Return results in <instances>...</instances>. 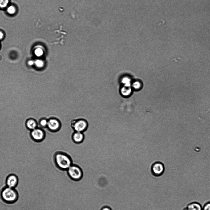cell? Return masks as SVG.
I'll return each mask as SVG.
<instances>
[{"instance_id":"1","label":"cell","mask_w":210,"mask_h":210,"mask_svg":"<svg viewBox=\"0 0 210 210\" xmlns=\"http://www.w3.org/2000/svg\"><path fill=\"white\" fill-rule=\"evenodd\" d=\"M53 159L56 167L62 170H67L73 164L70 156L63 152L58 151L55 152Z\"/></svg>"},{"instance_id":"2","label":"cell","mask_w":210,"mask_h":210,"mask_svg":"<svg viewBox=\"0 0 210 210\" xmlns=\"http://www.w3.org/2000/svg\"><path fill=\"white\" fill-rule=\"evenodd\" d=\"M1 196L5 202L12 204L17 201L18 198V195L17 191L13 188L8 187L2 190Z\"/></svg>"},{"instance_id":"3","label":"cell","mask_w":210,"mask_h":210,"mask_svg":"<svg viewBox=\"0 0 210 210\" xmlns=\"http://www.w3.org/2000/svg\"><path fill=\"white\" fill-rule=\"evenodd\" d=\"M68 174L71 178L74 180H79L83 176V171L79 165L72 164L67 169Z\"/></svg>"},{"instance_id":"4","label":"cell","mask_w":210,"mask_h":210,"mask_svg":"<svg viewBox=\"0 0 210 210\" xmlns=\"http://www.w3.org/2000/svg\"><path fill=\"white\" fill-rule=\"evenodd\" d=\"M71 127L74 131L83 132L88 128V123L85 119H78L72 121Z\"/></svg>"},{"instance_id":"5","label":"cell","mask_w":210,"mask_h":210,"mask_svg":"<svg viewBox=\"0 0 210 210\" xmlns=\"http://www.w3.org/2000/svg\"><path fill=\"white\" fill-rule=\"evenodd\" d=\"M61 124L58 119L51 117L48 119L47 128L50 131L55 132L58 131L61 127Z\"/></svg>"},{"instance_id":"6","label":"cell","mask_w":210,"mask_h":210,"mask_svg":"<svg viewBox=\"0 0 210 210\" xmlns=\"http://www.w3.org/2000/svg\"><path fill=\"white\" fill-rule=\"evenodd\" d=\"M30 135L32 139L34 141L40 142L45 138L46 134L42 128H36L31 131Z\"/></svg>"},{"instance_id":"7","label":"cell","mask_w":210,"mask_h":210,"mask_svg":"<svg viewBox=\"0 0 210 210\" xmlns=\"http://www.w3.org/2000/svg\"><path fill=\"white\" fill-rule=\"evenodd\" d=\"M165 170L164 164L161 162H157L154 163L151 166V172L153 175L156 176L162 175Z\"/></svg>"},{"instance_id":"8","label":"cell","mask_w":210,"mask_h":210,"mask_svg":"<svg viewBox=\"0 0 210 210\" xmlns=\"http://www.w3.org/2000/svg\"><path fill=\"white\" fill-rule=\"evenodd\" d=\"M6 182L8 187L14 188L17 185L18 179L16 175L12 174L8 176Z\"/></svg>"},{"instance_id":"9","label":"cell","mask_w":210,"mask_h":210,"mask_svg":"<svg viewBox=\"0 0 210 210\" xmlns=\"http://www.w3.org/2000/svg\"><path fill=\"white\" fill-rule=\"evenodd\" d=\"M84 135L83 132L74 131L72 136L73 141L75 143H81L84 140Z\"/></svg>"},{"instance_id":"10","label":"cell","mask_w":210,"mask_h":210,"mask_svg":"<svg viewBox=\"0 0 210 210\" xmlns=\"http://www.w3.org/2000/svg\"><path fill=\"white\" fill-rule=\"evenodd\" d=\"M26 125L27 128L32 131L37 128V123L34 119L30 118L26 121Z\"/></svg>"},{"instance_id":"11","label":"cell","mask_w":210,"mask_h":210,"mask_svg":"<svg viewBox=\"0 0 210 210\" xmlns=\"http://www.w3.org/2000/svg\"><path fill=\"white\" fill-rule=\"evenodd\" d=\"M187 208L189 210H202L203 207L199 203L192 202L188 204Z\"/></svg>"},{"instance_id":"12","label":"cell","mask_w":210,"mask_h":210,"mask_svg":"<svg viewBox=\"0 0 210 210\" xmlns=\"http://www.w3.org/2000/svg\"><path fill=\"white\" fill-rule=\"evenodd\" d=\"M48 119L42 118L39 121V124L40 126L42 128L46 127L48 123Z\"/></svg>"},{"instance_id":"13","label":"cell","mask_w":210,"mask_h":210,"mask_svg":"<svg viewBox=\"0 0 210 210\" xmlns=\"http://www.w3.org/2000/svg\"><path fill=\"white\" fill-rule=\"evenodd\" d=\"M123 87L122 88L121 91L122 94L124 95H129L131 92V89L128 87Z\"/></svg>"},{"instance_id":"14","label":"cell","mask_w":210,"mask_h":210,"mask_svg":"<svg viewBox=\"0 0 210 210\" xmlns=\"http://www.w3.org/2000/svg\"><path fill=\"white\" fill-rule=\"evenodd\" d=\"M8 2V0H0V7L2 8L6 7Z\"/></svg>"},{"instance_id":"15","label":"cell","mask_w":210,"mask_h":210,"mask_svg":"<svg viewBox=\"0 0 210 210\" xmlns=\"http://www.w3.org/2000/svg\"><path fill=\"white\" fill-rule=\"evenodd\" d=\"M7 10L9 14H13L15 13L16 9L14 6H10L7 8Z\"/></svg>"},{"instance_id":"16","label":"cell","mask_w":210,"mask_h":210,"mask_svg":"<svg viewBox=\"0 0 210 210\" xmlns=\"http://www.w3.org/2000/svg\"><path fill=\"white\" fill-rule=\"evenodd\" d=\"M130 80L127 78H125L122 80V82L126 87H129L130 85Z\"/></svg>"},{"instance_id":"17","label":"cell","mask_w":210,"mask_h":210,"mask_svg":"<svg viewBox=\"0 0 210 210\" xmlns=\"http://www.w3.org/2000/svg\"><path fill=\"white\" fill-rule=\"evenodd\" d=\"M202 210H210V201L207 202L204 204Z\"/></svg>"},{"instance_id":"18","label":"cell","mask_w":210,"mask_h":210,"mask_svg":"<svg viewBox=\"0 0 210 210\" xmlns=\"http://www.w3.org/2000/svg\"><path fill=\"white\" fill-rule=\"evenodd\" d=\"M42 50L40 48L37 49L35 51V53L38 56L41 55L42 54Z\"/></svg>"},{"instance_id":"19","label":"cell","mask_w":210,"mask_h":210,"mask_svg":"<svg viewBox=\"0 0 210 210\" xmlns=\"http://www.w3.org/2000/svg\"><path fill=\"white\" fill-rule=\"evenodd\" d=\"M140 83L138 82H135L133 83V87L135 89L139 88L140 87Z\"/></svg>"},{"instance_id":"20","label":"cell","mask_w":210,"mask_h":210,"mask_svg":"<svg viewBox=\"0 0 210 210\" xmlns=\"http://www.w3.org/2000/svg\"><path fill=\"white\" fill-rule=\"evenodd\" d=\"M35 63L36 66L38 67H41L43 65V63L42 61L40 60H36Z\"/></svg>"},{"instance_id":"21","label":"cell","mask_w":210,"mask_h":210,"mask_svg":"<svg viewBox=\"0 0 210 210\" xmlns=\"http://www.w3.org/2000/svg\"><path fill=\"white\" fill-rule=\"evenodd\" d=\"M101 210H112V209L110 207L107 206H104L102 207Z\"/></svg>"},{"instance_id":"22","label":"cell","mask_w":210,"mask_h":210,"mask_svg":"<svg viewBox=\"0 0 210 210\" xmlns=\"http://www.w3.org/2000/svg\"><path fill=\"white\" fill-rule=\"evenodd\" d=\"M3 35V33L1 31H0V39L2 38Z\"/></svg>"},{"instance_id":"23","label":"cell","mask_w":210,"mask_h":210,"mask_svg":"<svg viewBox=\"0 0 210 210\" xmlns=\"http://www.w3.org/2000/svg\"><path fill=\"white\" fill-rule=\"evenodd\" d=\"M33 62L32 61H30L28 62V64L30 65H32L33 64Z\"/></svg>"},{"instance_id":"24","label":"cell","mask_w":210,"mask_h":210,"mask_svg":"<svg viewBox=\"0 0 210 210\" xmlns=\"http://www.w3.org/2000/svg\"><path fill=\"white\" fill-rule=\"evenodd\" d=\"M187 206L184 207L182 210H189L187 208Z\"/></svg>"}]
</instances>
